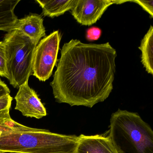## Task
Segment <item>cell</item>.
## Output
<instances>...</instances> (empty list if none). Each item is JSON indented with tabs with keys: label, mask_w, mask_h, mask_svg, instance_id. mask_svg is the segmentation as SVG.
Wrapping results in <instances>:
<instances>
[{
	"label": "cell",
	"mask_w": 153,
	"mask_h": 153,
	"mask_svg": "<svg viewBox=\"0 0 153 153\" xmlns=\"http://www.w3.org/2000/svg\"><path fill=\"white\" fill-rule=\"evenodd\" d=\"M78 137L76 153H117L109 137L81 134Z\"/></svg>",
	"instance_id": "obj_8"
},
{
	"label": "cell",
	"mask_w": 153,
	"mask_h": 153,
	"mask_svg": "<svg viewBox=\"0 0 153 153\" xmlns=\"http://www.w3.org/2000/svg\"><path fill=\"white\" fill-rule=\"evenodd\" d=\"M3 42L8 79L13 87L19 88L33 75V58L37 45L17 29L7 33Z\"/></svg>",
	"instance_id": "obj_4"
},
{
	"label": "cell",
	"mask_w": 153,
	"mask_h": 153,
	"mask_svg": "<svg viewBox=\"0 0 153 153\" xmlns=\"http://www.w3.org/2000/svg\"><path fill=\"white\" fill-rule=\"evenodd\" d=\"M102 34V30L98 27H93L88 28L86 32V37L88 41H94L98 40Z\"/></svg>",
	"instance_id": "obj_16"
},
{
	"label": "cell",
	"mask_w": 153,
	"mask_h": 153,
	"mask_svg": "<svg viewBox=\"0 0 153 153\" xmlns=\"http://www.w3.org/2000/svg\"><path fill=\"white\" fill-rule=\"evenodd\" d=\"M20 0H0V31L14 30L18 18L15 9Z\"/></svg>",
	"instance_id": "obj_10"
},
{
	"label": "cell",
	"mask_w": 153,
	"mask_h": 153,
	"mask_svg": "<svg viewBox=\"0 0 153 153\" xmlns=\"http://www.w3.org/2000/svg\"><path fill=\"white\" fill-rule=\"evenodd\" d=\"M43 21L40 15L30 14L21 19H18L14 29L21 31L37 45L46 35Z\"/></svg>",
	"instance_id": "obj_9"
},
{
	"label": "cell",
	"mask_w": 153,
	"mask_h": 153,
	"mask_svg": "<svg viewBox=\"0 0 153 153\" xmlns=\"http://www.w3.org/2000/svg\"><path fill=\"white\" fill-rule=\"evenodd\" d=\"M78 140L42 129L12 131L0 136V153H76Z\"/></svg>",
	"instance_id": "obj_2"
},
{
	"label": "cell",
	"mask_w": 153,
	"mask_h": 153,
	"mask_svg": "<svg viewBox=\"0 0 153 153\" xmlns=\"http://www.w3.org/2000/svg\"><path fill=\"white\" fill-rule=\"evenodd\" d=\"M109 138L117 153H153V131L137 113L118 110L110 120Z\"/></svg>",
	"instance_id": "obj_3"
},
{
	"label": "cell",
	"mask_w": 153,
	"mask_h": 153,
	"mask_svg": "<svg viewBox=\"0 0 153 153\" xmlns=\"http://www.w3.org/2000/svg\"><path fill=\"white\" fill-rule=\"evenodd\" d=\"M130 2H135L139 5L145 11L149 13L151 18L153 17V1H131Z\"/></svg>",
	"instance_id": "obj_17"
},
{
	"label": "cell",
	"mask_w": 153,
	"mask_h": 153,
	"mask_svg": "<svg viewBox=\"0 0 153 153\" xmlns=\"http://www.w3.org/2000/svg\"><path fill=\"white\" fill-rule=\"evenodd\" d=\"M75 1V0L35 1L42 7V15L51 18L61 16L67 11L71 10Z\"/></svg>",
	"instance_id": "obj_11"
},
{
	"label": "cell",
	"mask_w": 153,
	"mask_h": 153,
	"mask_svg": "<svg viewBox=\"0 0 153 153\" xmlns=\"http://www.w3.org/2000/svg\"><path fill=\"white\" fill-rule=\"evenodd\" d=\"M61 35L55 31L45 36L36 45L33 61V75L40 81L48 80L57 62Z\"/></svg>",
	"instance_id": "obj_5"
},
{
	"label": "cell",
	"mask_w": 153,
	"mask_h": 153,
	"mask_svg": "<svg viewBox=\"0 0 153 153\" xmlns=\"http://www.w3.org/2000/svg\"><path fill=\"white\" fill-rule=\"evenodd\" d=\"M141 52V62L149 74H153V27L150 26L138 47Z\"/></svg>",
	"instance_id": "obj_12"
},
{
	"label": "cell",
	"mask_w": 153,
	"mask_h": 153,
	"mask_svg": "<svg viewBox=\"0 0 153 153\" xmlns=\"http://www.w3.org/2000/svg\"><path fill=\"white\" fill-rule=\"evenodd\" d=\"M38 129L24 126L12 120L6 122L0 123V136L12 131H36Z\"/></svg>",
	"instance_id": "obj_13"
},
{
	"label": "cell",
	"mask_w": 153,
	"mask_h": 153,
	"mask_svg": "<svg viewBox=\"0 0 153 153\" xmlns=\"http://www.w3.org/2000/svg\"><path fill=\"white\" fill-rule=\"evenodd\" d=\"M0 76L8 79L6 67L5 46L3 41L0 42Z\"/></svg>",
	"instance_id": "obj_15"
},
{
	"label": "cell",
	"mask_w": 153,
	"mask_h": 153,
	"mask_svg": "<svg viewBox=\"0 0 153 153\" xmlns=\"http://www.w3.org/2000/svg\"><path fill=\"white\" fill-rule=\"evenodd\" d=\"M28 81L19 87L15 96V109L21 112L24 116L40 119L46 116V110L34 89L28 85Z\"/></svg>",
	"instance_id": "obj_7"
},
{
	"label": "cell",
	"mask_w": 153,
	"mask_h": 153,
	"mask_svg": "<svg viewBox=\"0 0 153 153\" xmlns=\"http://www.w3.org/2000/svg\"><path fill=\"white\" fill-rule=\"evenodd\" d=\"M10 90L4 81L0 79V97L10 94Z\"/></svg>",
	"instance_id": "obj_18"
},
{
	"label": "cell",
	"mask_w": 153,
	"mask_h": 153,
	"mask_svg": "<svg viewBox=\"0 0 153 153\" xmlns=\"http://www.w3.org/2000/svg\"><path fill=\"white\" fill-rule=\"evenodd\" d=\"M116 57L109 42L64 44L51 83L56 101L90 108L104 101L113 89Z\"/></svg>",
	"instance_id": "obj_1"
},
{
	"label": "cell",
	"mask_w": 153,
	"mask_h": 153,
	"mask_svg": "<svg viewBox=\"0 0 153 153\" xmlns=\"http://www.w3.org/2000/svg\"><path fill=\"white\" fill-rule=\"evenodd\" d=\"M128 1L75 0L71 14L77 22L82 25H94L101 18L109 6L120 4Z\"/></svg>",
	"instance_id": "obj_6"
},
{
	"label": "cell",
	"mask_w": 153,
	"mask_h": 153,
	"mask_svg": "<svg viewBox=\"0 0 153 153\" xmlns=\"http://www.w3.org/2000/svg\"><path fill=\"white\" fill-rule=\"evenodd\" d=\"M12 100L13 98L10 94L0 97V123L12 120L10 114Z\"/></svg>",
	"instance_id": "obj_14"
}]
</instances>
